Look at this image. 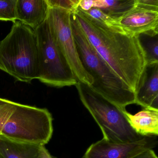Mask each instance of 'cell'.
Returning <instances> with one entry per match:
<instances>
[{"mask_svg":"<svg viewBox=\"0 0 158 158\" xmlns=\"http://www.w3.org/2000/svg\"><path fill=\"white\" fill-rule=\"evenodd\" d=\"M73 14L97 52L135 93L147 64L137 35L96 21L79 7Z\"/></svg>","mask_w":158,"mask_h":158,"instance_id":"cell-1","label":"cell"},{"mask_svg":"<svg viewBox=\"0 0 158 158\" xmlns=\"http://www.w3.org/2000/svg\"><path fill=\"white\" fill-rule=\"evenodd\" d=\"M71 26L79 59L86 72L92 77L90 88L121 108L135 103V93L116 75L97 52L73 13Z\"/></svg>","mask_w":158,"mask_h":158,"instance_id":"cell-2","label":"cell"},{"mask_svg":"<svg viewBox=\"0 0 158 158\" xmlns=\"http://www.w3.org/2000/svg\"><path fill=\"white\" fill-rule=\"evenodd\" d=\"M52 117L47 109L0 98V132L6 138L45 145L53 134Z\"/></svg>","mask_w":158,"mask_h":158,"instance_id":"cell-3","label":"cell"},{"mask_svg":"<svg viewBox=\"0 0 158 158\" xmlns=\"http://www.w3.org/2000/svg\"><path fill=\"white\" fill-rule=\"evenodd\" d=\"M0 70L17 81L30 83L38 79L39 54L34 30L18 21L0 40Z\"/></svg>","mask_w":158,"mask_h":158,"instance_id":"cell-4","label":"cell"},{"mask_svg":"<svg viewBox=\"0 0 158 158\" xmlns=\"http://www.w3.org/2000/svg\"><path fill=\"white\" fill-rule=\"evenodd\" d=\"M80 100L97 122L103 139L114 143H131L145 136L131 127L125 114V108L109 101L85 84L78 81L75 85Z\"/></svg>","mask_w":158,"mask_h":158,"instance_id":"cell-5","label":"cell"},{"mask_svg":"<svg viewBox=\"0 0 158 158\" xmlns=\"http://www.w3.org/2000/svg\"><path fill=\"white\" fill-rule=\"evenodd\" d=\"M34 31L38 48V79L53 87L75 85L78 81L55 42L47 19Z\"/></svg>","mask_w":158,"mask_h":158,"instance_id":"cell-6","label":"cell"},{"mask_svg":"<svg viewBox=\"0 0 158 158\" xmlns=\"http://www.w3.org/2000/svg\"><path fill=\"white\" fill-rule=\"evenodd\" d=\"M71 13L64 9L49 7L47 21L55 42L77 81L90 86L93 80L83 67L77 53L72 32Z\"/></svg>","mask_w":158,"mask_h":158,"instance_id":"cell-7","label":"cell"},{"mask_svg":"<svg viewBox=\"0 0 158 158\" xmlns=\"http://www.w3.org/2000/svg\"><path fill=\"white\" fill-rule=\"evenodd\" d=\"M158 144L156 136H147L131 143H114L102 138L90 145L83 158H132L152 149Z\"/></svg>","mask_w":158,"mask_h":158,"instance_id":"cell-8","label":"cell"},{"mask_svg":"<svg viewBox=\"0 0 158 158\" xmlns=\"http://www.w3.org/2000/svg\"><path fill=\"white\" fill-rule=\"evenodd\" d=\"M116 24L135 35L158 31V0H137L136 6L116 21Z\"/></svg>","mask_w":158,"mask_h":158,"instance_id":"cell-9","label":"cell"},{"mask_svg":"<svg viewBox=\"0 0 158 158\" xmlns=\"http://www.w3.org/2000/svg\"><path fill=\"white\" fill-rule=\"evenodd\" d=\"M135 103L158 111V63L145 66L135 92Z\"/></svg>","mask_w":158,"mask_h":158,"instance_id":"cell-10","label":"cell"},{"mask_svg":"<svg viewBox=\"0 0 158 158\" xmlns=\"http://www.w3.org/2000/svg\"><path fill=\"white\" fill-rule=\"evenodd\" d=\"M48 8L46 0H17L16 21L35 30L47 20Z\"/></svg>","mask_w":158,"mask_h":158,"instance_id":"cell-11","label":"cell"},{"mask_svg":"<svg viewBox=\"0 0 158 158\" xmlns=\"http://www.w3.org/2000/svg\"><path fill=\"white\" fill-rule=\"evenodd\" d=\"M129 124L138 135L142 136L158 135V111L144 109L135 115L125 111Z\"/></svg>","mask_w":158,"mask_h":158,"instance_id":"cell-12","label":"cell"},{"mask_svg":"<svg viewBox=\"0 0 158 158\" xmlns=\"http://www.w3.org/2000/svg\"><path fill=\"white\" fill-rule=\"evenodd\" d=\"M42 145L19 142L0 136L2 158H38Z\"/></svg>","mask_w":158,"mask_h":158,"instance_id":"cell-13","label":"cell"},{"mask_svg":"<svg viewBox=\"0 0 158 158\" xmlns=\"http://www.w3.org/2000/svg\"><path fill=\"white\" fill-rule=\"evenodd\" d=\"M137 0H93V8H98L117 21L133 9Z\"/></svg>","mask_w":158,"mask_h":158,"instance_id":"cell-14","label":"cell"},{"mask_svg":"<svg viewBox=\"0 0 158 158\" xmlns=\"http://www.w3.org/2000/svg\"><path fill=\"white\" fill-rule=\"evenodd\" d=\"M145 54L147 64L158 63V31H151L137 35Z\"/></svg>","mask_w":158,"mask_h":158,"instance_id":"cell-15","label":"cell"},{"mask_svg":"<svg viewBox=\"0 0 158 158\" xmlns=\"http://www.w3.org/2000/svg\"><path fill=\"white\" fill-rule=\"evenodd\" d=\"M17 0L0 1V21H16V7Z\"/></svg>","mask_w":158,"mask_h":158,"instance_id":"cell-16","label":"cell"},{"mask_svg":"<svg viewBox=\"0 0 158 158\" xmlns=\"http://www.w3.org/2000/svg\"><path fill=\"white\" fill-rule=\"evenodd\" d=\"M49 7L61 8L75 12L78 7L79 0H46Z\"/></svg>","mask_w":158,"mask_h":158,"instance_id":"cell-17","label":"cell"},{"mask_svg":"<svg viewBox=\"0 0 158 158\" xmlns=\"http://www.w3.org/2000/svg\"><path fill=\"white\" fill-rule=\"evenodd\" d=\"M84 11L91 18L108 26L117 25L115 20L110 18L98 8H92L87 11Z\"/></svg>","mask_w":158,"mask_h":158,"instance_id":"cell-18","label":"cell"},{"mask_svg":"<svg viewBox=\"0 0 158 158\" xmlns=\"http://www.w3.org/2000/svg\"><path fill=\"white\" fill-rule=\"evenodd\" d=\"M93 0H79L78 7L82 10L87 11L93 8Z\"/></svg>","mask_w":158,"mask_h":158,"instance_id":"cell-19","label":"cell"},{"mask_svg":"<svg viewBox=\"0 0 158 158\" xmlns=\"http://www.w3.org/2000/svg\"><path fill=\"white\" fill-rule=\"evenodd\" d=\"M132 158H158L152 149L148 150L143 152Z\"/></svg>","mask_w":158,"mask_h":158,"instance_id":"cell-20","label":"cell"},{"mask_svg":"<svg viewBox=\"0 0 158 158\" xmlns=\"http://www.w3.org/2000/svg\"><path fill=\"white\" fill-rule=\"evenodd\" d=\"M38 158H55L51 155L48 151L45 148V145H42L40 150Z\"/></svg>","mask_w":158,"mask_h":158,"instance_id":"cell-21","label":"cell"},{"mask_svg":"<svg viewBox=\"0 0 158 158\" xmlns=\"http://www.w3.org/2000/svg\"><path fill=\"white\" fill-rule=\"evenodd\" d=\"M1 135V133L0 132V136Z\"/></svg>","mask_w":158,"mask_h":158,"instance_id":"cell-22","label":"cell"},{"mask_svg":"<svg viewBox=\"0 0 158 158\" xmlns=\"http://www.w3.org/2000/svg\"><path fill=\"white\" fill-rule=\"evenodd\" d=\"M0 158H2L1 157H0Z\"/></svg>","mask_w":158,"mask_h":158,"instance_id":"cell-23","label":"cell"}]
</instances>
